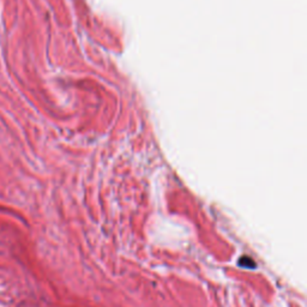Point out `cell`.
I'll use <instances>...</instances> for the list:
<instances>
[{
	"label": "cell",
	"instance_id": "cell-1",
	"mask_svg": "<svg viewBox=\"0 0 307 307\" xmlns=\"http://www.w3.org/2000/svg\"><path fill=\"white\" fill-rule=\"evenodd\" d=\"M238 264L245 269H254L255 268V263L253 262V259L250 257H246V255H244V257H241L240 259H239Z\"/></svg>",
	"mask_w": 307,
	"mask_h": 307
}]
</instances>
